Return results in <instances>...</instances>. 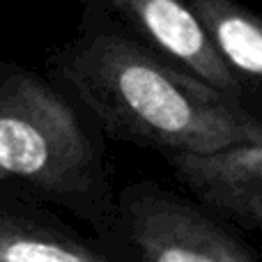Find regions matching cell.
Returning <instances> with one entry per match:
<instances>
[{
    "label": "cell",
    "instance_id": "1",
    "mask_svg": "<svg viewBox=\"0 0 262 262\" xmlns=\"http://www.w3.org/2000/svg\"><path fill=\"white\" fill-rule=\"evenodd\" d=\"M53 85L101 138L157 152H212L262 143L260 118L131 37L99 0H85L76 35L51 53Z\"/></svg>",
    "mask_w": 262,
    "mask_h": 262
},
{
    "label": "cell",
    "instance_id": "2",
    "mask_svg": "<svg viewBox=\"0 0 262 262\" xmlns=\"http://www.w3.org/2000/svg\"><path fill=\"white\" fill-rule=\"evenodd\" d=\"M95 124L32 69L0 62V195L53 205L106 242H124Z\"/></svg>",
    "mask_w": 262,
    "mask_h": 262
},
{
    "label": "cell",
    "instance_id": "3",
    "mask_svg": "<svg viewBox=\"0 0 262 262\" xmlns=\"http://www.w3.org/2000/svg\"><path fill=\"white\" fill-rule=\"evenodd\" d=\"M118 226L136 262H258L226 221L149 180L115 195Z\"/></svg>",
    "mask_w": 262,
    "mask_h": 262
},
{
    "label": "cell",
    "instance_id": "4",
    "mask_svg": "<svg viewBox=\"0 0 262 262\" xmlns=\"http://www.w3.org/2000/svg\"><path fill=\"white\" fill-rule=\"evenodd\" d=\"M131 37L200 78L226 97L246 104V92L212 49L200 23L184 0H99Z\"/></svg>",
    "mask_w": 262,
    "mask_h": 262
},
{
    "label": "cell",
    "instance_id": "5",
    "mask_svg": "<svg viewBox=\"0 0 262 262\" xmlns=\"http://www.w3.org/2000/svg\"><path fill=\"white\" fill-rule=\"evenodd\" d=\"M198 205L242 230L262 226V143L212 152H159Z\"/></svg>",
    "mask_w": 262,
    "mask_h": 262
},
{
    "label": "cell",
    "instance_id": "6",
    "mask_svg": "<svg viewBox=\"0 0 262 262\" xmlns=\"http://www.w3.org/2000/svg\"><path fill=\"white\" fill-rule=\"evenodd\" d=\"M0 262H136L124 242L74 230L46 205L0 195Z\"/></svg>",
    "mask_w": 262,
    "mask_h": 262
},
{
    "label": "cell",
    "instance_id": "7",
    "mask_svg": "<svg viewBox=\"0 0 262 262\" xmlns=\"http://www.w3.org/2000/svg\"><path fill=\"white\" fill-rule=\"evenodd\" d=\"M200 23L212 49L246 97L258 95L262 81V21L237 0H184Z\"/></svg>",
    "mask_w": 262,
    "mask_h": 262
}]
</instances>
